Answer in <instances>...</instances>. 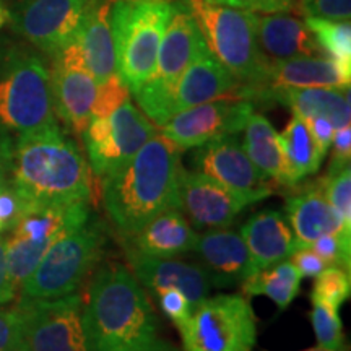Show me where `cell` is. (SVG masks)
<instances>
[{
	"instance_id": "6da1fadb",
	"label": "cell",
	"mask_w": 351,
	"mask_h": 351,
	"mask_svg": "<svg viewBox=\"0 0 351 351\" xmlns=\"http://www.w3.org/2000/svg\"><path fill=\"white\" fill-rule=\"evenodd\" d=\"M7 181L25 202H91V169L80 147L59 124L3 137Z\"/></svg>"
},
{
	"instance_id": "7a4b0ae2",
	"label": "cell",
	"mask_w": 351,
	"mask_h": 351,
	"mask_svg": "<svg viewBox=\"0 0 351 351\" xmlns=\"http://www.w3.org/2000/svg\"><path fill=\"white\" fill-rule=\"evenodd\" d=\"M181 150L155 135L129 163L103 178V204L124 238L166 210L181 208Z\"/></svg>"
},
{
	"instance_id": "3957f363",
	"label": "cell",
	"mask_w": 351,
	"mask_h": 351,
	"mask_svg": "<svg viewBox=\"0 0 351 351\" xmlns=\"http://www.w3.org/2000/svg\"><path fill=\"white\" fill-rule=\"evenodd\" d=\"M90 351H142L158 339V319L132 271L104 265L96 271L83 302Z\"/></svg>"
},
{
	"instance_id": "277c9868",
	"label": "cell",
	"mask_w": 351,
	"mask_h": 351,
	"mask_svg": "<svg viewBox=\"0 0 351 351\" xmlns=\"http://www.w3.org/2000/svg\"><path fill=\"white\" fill-rule=\"evenodd\" d=\"M108 230L91 212L82 225L65 232L47 249L36 269L20 285V298L56 300L77 293L103 257Z\"/></svg>"
},
{
	"instance_id": "5b68a950",
	"label": "cell",
	"mask_w": 351,
	"mask_h": 351,
	"mask_svg": "<svg viewBox=\"0 0 351 351\" xmlns=\"http://www.w3.org/2000/svg\"><path fill=\"white\" fill-rule=\"evenodd\" d=\"M210 52L241 85L267 86L270 59L257 39L256 13L219 5L212 0H186Z\"/></svg>"
},
{
	"instance_id": "8992f818",
	"label": "cell",
	"mask_w": 351,
	"mask_h": 351,
	"mask_svg": "<svg viewBox=\"0 0 351 351\" xmlns=\"http://www.w3.org/2000/svg\"><path fill=\"white\" fill-rule=\"evenodd\" d=\"M57 124L49 67L34 52L12 49L0 60V132L21 135Z\"/></svg>"
},
{
	"instance_id": "52a82bcc",
	"label": "cell",
	"mask_w": 351,
	"mask_h": 351,
	"mask_svg": "<svg viewBox=\"0 0 351 351\" xmlns=\"http://www.w3.org/2000/svg\"><path fill=\"white\" fill-rule=\"evenodd\" d=\"M173 13V0H114L111 28L117 75L135 93L156 65L160 43Z\"/></svg>"
},
{
	"instance_id": "ba28073f",
	"label": "cell",
	"mask_w": 351,
	"mask_h": 351,
	"mask_svg": "<svg viewBox=\"0 0 351 351\" xmlns=\"http://www.w3.org/2000/svg\"><path fill=\"white\" fill-rule=\"evenodd\" d=\"M205 43L200 26L186 0H173V13L166 26L152 77L135 91L140 109L161 127L173 117L176 85Z\"/></svg>"
},
{
	"instance_id": "9c48e42d",
	"label": "cell",
	"mask_w": 351,
	"mask_h": 351,
	"mask_svg": "<svg viewBox=\"0 0 351 351\" xmlns=\"http://www.w3.org/2000/svg\"><path fill=\"white\" fill-rule=\"evenodd\" d=\"M90 213V202H25L20 218L5 238L7 263L13 283L20 288L36 269L47 249L65 232L82 225Z\"/></svg>"
},
{
	"instance_id": "30bf717a",
	"label": "cell",
	"mask_w": 351,
	"mask_h": 351,
	"mask_svg": "<svg viewBox=\"0 0 351 351\" xmlns=\"http://www.w3.org/2000/svg\"><path fill=\"white\" fill-rule=\"evenodd\" d=\"M179 332L184 351H252L257 320L244 295H217L202 301Z\"/></svg>"
},
{
	"instance_id": "8fae6325",
	"label": "cell",
	"mask_w": 351,
	"mask_h": 351,
	"mask_svg": "<svg viewBox=\"0 0 351 351\" xmlns=\"http://www.w3.org/2000/svg\"><path fill=\"white\" fill-rule=\"evenodd\" d=\"M155 135V125L130 99L108 117H93L82 134L91 173L104 178L122 168Z\"/></svg>"
},
{
	"instance_id": "7c38bea8",
	"label": "cell",
	"mask_w": 351,
	"mask_h": 351,
	"mask_svg": "<svg viewBox=\"0 0 351 351\" xmlns=\"http://www.w3.org/2000/svg\"><path fill=\"white\" fill-rule=\"evenodd\" d=\"M23 351H90L83 326V298L78 293L56 300L19 302Z\"/></svg>"
},
{
	"instance_id": "4fadbf2b",
	"label": "cell",
	"mask_w": 351,
	"mask_h": 351,
	"mask_svg": "<svg viewBox=\"0 0 351 351\" xmlns=\"http://www.w3.org/2000/svg\"><path fill=\"white\" fill-rule=\"evenodd\" d=\"M93 0H20L10 23L44 54L54 56L75 43Z\"/></svg>"
},
{
	"instance_id": "5bb4252c",
	"label": "cell",
	"mask_w": 351,
	"mask_h": 351,
	"mask_svg": "<svg viewBox=\"0 0 351 351\" xmlns=\"http://www.w3.org/2000/svg\"><path fill=\"white\" fill-rule=\"evenodd\" d=\"M49 75L56 117L70 132L82 137L90 124L98 82L88 70L77 41L52 56Z\"/></svg>"
},
{
	"instance_id": "9a60e30c",
	"label": "cell",
	"mask_w": 351,
	"mask_h": 351,
	"mask_svg": "<svg viewBox=\"0 0 351 351\" xmlns=\"http://www.w3.org/2000/svg\"><path fill=\"white\" fill-rule=\"evenodd\" d=\"M254 109L251 99L228 96L174 114L160 129L179 150H191L221 135L239 134Z\"/></svg>"
},
{
	"instance_id": "2e32d148",
	"label": "cell",
	"mask_w": 351,
	"mask_h": 351,
	"mask_svg": "<svg viewBox=\"0 0 351 351\" xmlns=\"http://www.w3.org/2000/svg\"><path fill=\"white\" fill-rule=\"evenodd\" d=\"M192 165L199 173L230 189L234 194L261 202L274 194L265 179L245 155L238 135H221L197 147Z\"/></svg>"
},
{
	"instance_id": "e0dca14e",
	"label": "cell",
	"mask_w": 351,
	"mask_h": 351,
	"mask_svg": "<svg viewBox=\"0 0 351 351\" xmlns=\"http://www.w3.org/2000/svg\"><path fill=\"white\" fill-rule=\"evenodd\" d=\"M181 210L197 230H223L230 228L245 207L256 204L223 187L199 171L182 169L179 182Z\"/></svg>"
},
{
	"instance_id": "ac0fdd59",
	"label": "cell",
	"mask_w": 351,
	"mask_h": 351,
	"mask_svg": "<svg viewBox=\"0 0 351 351\" xmlns=\"http://www.w3.org/2000/svg\"><path fill=\"white\" fill-rule=\"evenodd\" d=\"M241 91L243 85L210 52L207 43H204L176 85L171 112L174 116L189 108L228 96L243 98Z\"/></svg>"
},
{
	"instance_id": "d6986e66",
	"label": "cell",
	"mask_w": 351,
	"mask_h": 351,
	"mask_svg": "<svg viewBox=\"0 0 351 351\" xmlns=\"http://www.w3.org/2000/svg\"><path fill=\"white\" fill-rule=\"evenodd\" d=\"M125 256L132 275L153 295L161 289H179L187 296L194 309L210 295L212 283L204 267L176 258L145 257L130 251H125Z\"/></svg>"
},
{
	"instance_id": "ffe728a7",
	"label": "cell",
	"mask_w": 351,
	"mask_h": 351,
	"mask_svg": "<svg viewBox=\"0 0 351 351\" xmlns=\"http://www.w3.org/2000/svg\"><path fill=\"white\" fill-rule=\"evenodd\" d=\"M251 101L254 104L257 101L283 104L302 119L326 117L335 129L350 125L351 122L350 88L262 86L251 91Z\"/></svg>"
},
{
	"instance_id": "44dd1931",
	"label": "cell",
	"mask_w": 351,
	"mask_h": 351,
	"mask_svg": "<svg viewBox=\"0 0 351 351\" xmlns=\"http://www.w3.org/2000/svg\"><path fill=\"white\" fill-rule=\"evenodd\" d=\"M285 215L296 238L298 249L307 247L324 234H333L351 243V230L345 226L339 212L327 200L320 184L289 195L285 204Z\"/></svg>"
},
{
	"instance_id": "7402d4cb",
	"label": "cell",
	"mask_w": 351,
	"mask_h": 351,
	"mask_svg": "<svg viewBox=\"0 0 351 351\" xmlns=\"http://www.w3.org/2000/svg\"><path fill=\"white\" fill-rule=\"evenodd\" d=\"M194 251L207 270L212 287L241 285L252 275L247 245L238 232L223 228L197 236Z\"/></svg>"
},
{
	"instance_id": "603a6c76",
	"label": "cell",
	"mask_w": 351,
	"mask_h": 351,
	"mask_svg": "<svg viewBox=\"0 0 351 351\" xmlns=\"http://www.w3.org/2000/svg\"><path fill=\"white\" fill-rule=\"evenodd\" d=\"M239 234L247 245L252 275L275 263L288 261L298 249L296 238L287 218L276 210H262L252 215L241 228Z\"/></svg>"
},
{
	"instance_id": "cb8c5ba5",
	"label": "cell",
	"mask_w": 351,
	"mask_h": 351,
	"mask_svg": "<svg viewBox=\"0 0 351 351\" xmlns=\"http://www.w3.org/2000/svg\"><path fill=\"white\" fill-rule=\"evenodd\" d=\"M197 236L181 208L166 210L125 238V251L145 257L174 258L194 251Z\"/></svg>"
},
{
	"instance_id": "d4e9b609",
	"label": "cell",
	"mask_w": 351,
	"mask_h": 351,
	"mask_svg": "<svg viewBox=\"0 0 351 351\" xmlns=\"http://www.w3.org/2000/svg\"><path fill=\"white\" fill-rule=\"evenodd\" d=\"M350 82L351 65L322 56L270 60L267 72V86L350 88Z\"/></svg>"
},
{
	"instance_id": "484cf974",
	"label": "cell",
	"mask_w": 351,
	"mask_h": 351,
	"mask_svg": "<svg viewBox=\"0 0 351 351\" xmlns=\"http://www.w3.org/2000/svg\"><path fill=\"white\" fill-rule=\"evenodd\" d=\"M112 2L114 0H93L77 38L86 67L98 85L117 73L111 28Z\"/></svg>"
},
{
	"instance_id": "4316f807",
	"label": "cell",
	"mask_w": 351,
	"mask_h": 351,
	"mask_svg": "<svg viewBox=\"0 0 351 351\" xmlns=\"http://www.w3.org/2000/svg\"><path fill=\"white\" fill-rule=\"evenodd\" d=\"M257 39L263 54L271 60L291 59V57L322 54L313 33L304 21L282 12L257 15Z\"/></svg>"
},
{
	"instance_id": "83f0119b",
	"label": "cell",
	"mask_w": 351,
	"mask_h": 351,
	"mask_svg": "<svg viewBox=\"0 0 351 351\" xmlns=\"http://www.w3.org/2000/svg\"><path fill=\"white\" fill-rule=\"evenodd\" d=\"M243 148L263 179L283 186H295L291 169L280 145L278 132L262 114L252 112L244 127Z\"/></svg>"
},
{
	"instance_id": "f1b7e54d",
	"label": "cell",
	"mask_w": 351,
	"mask_h": 351,
	"mask_svg": "<svg viewBox=\"0 0 351 351\" xmlns=\"http://www.w3.org/2000/svg\"><path fill=\"white\" fill-rule=\"evenodd\" d=\"M301 280L302 276L296 267L283 261L257 271L241 285L244 296H267L275 302L278 311H285L300 295Z\"/></svg>"
},
{
	"instance_id": "f546056e",
	"label": "cell",
	"mask_w": 351,
	"mask_h": 351,
	"mask_svg": "<svg viewBox=\"0 0 351 351\" xmlns=\"http://www.w3.org/2000/svg\"><path fill=\"white\" fill-rule=\"evenodd\" d=\"M278 138L296 184L306 176L317 173L326 156L319 152L302 117L293 114L288 125L285 127L282 134H278Z\"/></svg>"
},
{
	"instance_id": "4dcf8cb0",
	"label": "cell",
	"mask_w": 351,
	"mask_h": 351,
	"mask_svg": "<svg viewBox=\"0 0 351 351\" xmlns=\"http://www.w3.org/2000/svg\"><path fill=\"white\" fill-rule=\"evenodd\" d=\"M306 26L317 43L322 54L337 62L351 65V25L350 21H333L306 16Z\"/></svg>"
},
{
	"instance_id": "1f68e13d",
	"label": "cell",
	"mask_w": 351,
	"mask_h": 351,
	"mask_svg": "<svg viewBox=\"0 0 351 351\" xmlns=\"http://www.w3.org/2000/svg\"><path fill=\"white\" fill-rule=\"evenodd\" d=\"M351 293L350 271L340 267H327L319 276L311 293V301L326 304L332 309L340 311L345 301H348Z\"/></svg>"
},
{
	"instance_id": "d6a6232c",
	"label": "cell",
	"mask_w": 351,
	"mask_h": 351,
	"mask_svg": "<svg viewBox=\"0 0 351 351\" xmlns=\"http://www.w3.org/2000/svg\"><path fill=\"white\" fill-rule=\"evenodd\" d=\"M309 317L315 339H317V346L330 351H345L346 346L340 311L320 304V302H313V311H311Z\"/></svg>"
},
{
	"instance_id": "836d02e7",
	"label": "cell",
	"mask_w": 351,
	"mask_h": 351,
	"mask_svg": "<svg viewBox=\"0 0 351 351\" xmlns=\"http://www.w3.org/2000/svg\"><path fill=\"white\" fill-rule=\"evenodd\" d=\"M327 200L333 205L343 219L345 226L351 230V173L350 166L337 173L327 174L319 181Z\"/></svg>"
},
{
	"instance_id": "e575fe53",
	"label": "cell",
	"mask_w": 351,
	"mask_h": 351,
	"mask_svg": "<svg viewBox=\"0 0 351 351\" xmlns=\"http://www.w3.org/2000/svg\"><path fill=\"white\" fill-rule=\"evenodd\" d=\"M129 99V86L122 82V78L117 75V73H114L109 80L98 85V95H96L91 119H93V117H108L109 114H112L117 108L122 106V104Z\"/></svg>"
},
{
	"instance_id": "d590c367",
	"label": "cell",
	"mask_w": 351,
	"mask_h": 351,
	"mask_svg": "<svg viewBox=\"0 0 351 351\" xmlns=\"http://www.w3.org/2000/svg\"><path fill=\"white\" fill-rule=\"evenodd\" d=\"M309 247L322 257L328 267H340L350 271L351 262V243L343 241L333 234H324L309 244Z\"/></svg>"
},
{
	"instance_id": "8d00e7d4",
	"label": "cell",
	"mask_w": 351,
	"mask_h": 351,
	"mask_svg": "<svg viewBox=\"0 0 351 351\" xmlns=\"http://www.w3.org/2000/svg\"><path fill=\"white\" fill-rule=\"evenodd\" d=\"M158 302H160L161 311H163L166 317L174 324L176 327L181 330L191 319L192 313H194V306L187 300V296L182 291L174 288L161 289V291L155 293Z\"/></svg>"
},
{
	"instance_id": "74e56055",
	"label": "cell",
	"mask_w": 351,
	"mask_h": 351,
	"mask_svg": "<svg viewBox=\"0 0 351 351\" xmlns=\"http://www.w3.org/2000/svg\"><path fill=\"white\" fill-rule=\"evenodd\" d=\"M0 351H23V324L16 304L0 307Z\"/></svg>"
},
{
	"instance_id": "f35d334b",
	"label": "cell",
	"mask_w": 351,
	"mask_h": 351,
	"mask_svg": "<svg viewBox=\"0 0 351 351\" xmlns=\"http://www.w3.org/2000/svg\"><path fill=\"white\" fill-rule=\"evenodd\" d=\"M306 16L333 21H350L351 0H306L302 2Z\"/></svg>"
},
{
	"instance_id": "ab89813d",
	"label": "cell",
	"mask_w": 351,
	"mask_h": 351,
	"mask_svg": "<svg viewBox=\"0 0 351 351\" xmlns=\"http://www.w3.org/2000/svg\"><path fill=\"white\" fill-rule=\"evenodd\" d=\"M25 200L8 186L0 189V234H5L20 218Z\"/></svg>"
},
{
	"instance_id": "60d3db41",
	"label": "cell",
	"mask_w": 351,
	"mask_h": 351,
	"mask_svg": "<svg viewBox=\"0 0 351 351\" xmlns=\"http://www.w3.org/2000/svg\"><path fill=\"white\" fill-rule=\"evenodd\" d=\"M351 160V127L345 125L335 129L332 140V161L327 174L348 168Z\"/></svg>"
},
{
	"instance_id": "b9f144b4",
	"label": "cell",
	"mask_w": 351,
	"mask_h": 351,
	"mask_svg": "<svg viewBox=\"0 0 351 351\" xmlns=\"http://www.w3.org/2000/svg\"><path fill=\"white\" fill-rule=\"evenodd\" d=\"M291 263L296 267L302 278H315L327 269V263L322 261V257L317 256L313 249L301 247L291 254Z\"/></svg>"
},
{
	"instance_id": "7bdbcfd3",
	"label": "cell",
	"mask_w": 351,
	"mask_h": 351,
	"mask_svg": "<svg viewBox=\"0 0 351 351\" xmlns=\"http://www.w3.org/2000/svg\"><path fill=\"white\" fill-rule=\"evenodd\" d=\"M304 121L311 135H313L315 145H317L319 152L326 156L332 147L335 125H333L328 119H326V117H307Z\"/></svg>"
},
{
	"instance_id": "ee69618b",
	"label": "cell",
	"mask_w": 351,
	"mask_h": 351,
	"mask_svg": "<svg viewBox=\"0 0 351 351\" xmlns=\"http://www.w3.org/2000/svg\"><path fill=\"white\" fill-rule=\"evenodd\" d=\"M212 2L252 13H276L288 8L278 0H212Z\"/></svg>"
},
{
	"instance_id": "f6af8a7d",
	"label": "cell",
	"mask_w": 351,
	"mask_h": 351,
	"mask_svg": "<svg viewBox=\"0 0 351 351\" xmlns=\"http://www.w3.org/2000/svg\"><path fill=\"white\" fill-rule=\"evenodd\" d=\"M19 287L13 283L7 263L5 236H0V306L8 304L16 298Z\"/></svg>"
},
{
	"instance_id": "bcb514c9",
	"label": "cell",
	"mask_w": 351,
	"mask_h": 351,
	"mask_svg": "<svg viewBox=\"0 0 351 351\" xmlns=\"http://www.w3.org/2000/svg\"><path fill=\"white\" fill-rule=\"evenodd\" d=\"M142 351H181V350L176 348V346L171 345L169 341L156 339L152 345H148L147 348H143Z\"/></svg>"
},
{
	"instance_id": "7dc6e473",
	"label": "cell",
	"mask_w": 351,
	"mask_h": 351,
	"mask_svg": "<svg viewBox=\"0 0 351 351\" xmlns=\"http://www.w3.org/2000/svg\"><path fill=\"white\" fill-rule=\"evenodd\" d=\"M10 21V10H7V7L3 5L2 0H0V28L5 26Z\"/></svg>"
},
{
	"instance_id": "c3c4849f",
	"label": "cell",
	"mask_w": 351,
	"mask_h": 351,
	"mask_svg": "<svg viewBox=\"0 0 351 351\" xmlns=\"http://www.w3.org/2000/svg\"><path fill=\"white\" fill-rule=\"evenodd\" d=\"M8 184L7 181V168H5V160L0 155V189L5 187Z\"/></svg>"
},
{
	"instance_id": "681fc988",
	"label": "cell",
	"mask_w": 351,
	"mask_h": 351,
	"mask_svg": "<svg viewBox=\"0 0 351 351\" xmlns=\"http://www.w3.org/2000/svg\"><path fill=\"white\" fill-rule=\"evenodd\" d=\"M304 351H330V350H324V348H320V346H315V348H309V350H304Z\"/></svg>"
},
{
	"instance_id": "f907efd6",
	"label": "cell",
	"mask_w": 351,
	"mask_h": 351,
	"mask_svg": "<svg viewBox=\"0 0 351 351\" xmlns=\"http://www.w3.org/2000/svg\"><path fill=\"white\" fill-rule=\"evenodd\" d=\"M278 2H282V3H285V5L288 7V2H291V0H278Z\"/></svg>"
},
{
	"instance_id": "816d5d0a",
	"label": "cell",
	"mask_w": 351,
	"mask_h": 351,
	"mask_svg": "<svg viewBox=\"0 0 351 351\" xmlns=\"http://www.w3.org/2000/svg\"><path fill=\"white\" fill-rule=\"evenodd\" d=\"M301 2H306V0H301Z\"/></svg>"
},
{
	"instance_id": "f5cc1de1",
	"label": "cell",
	"mask_w": 351,
	"mask_h": 351,
	"mask_svg": "<svg viewBox=\"0 0 351 351\" xmlns=\"http://www.w3.org/2000/svg\"><path fill=\"white\" fill-rule=\"evenodd\" d=\"M0 236H3V234H0Z\"/></svg>"
}]
</instances>
